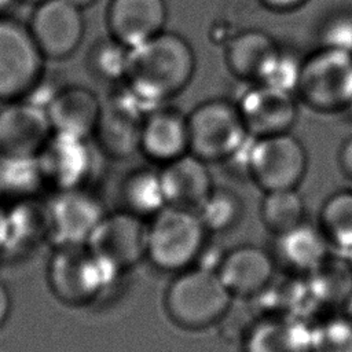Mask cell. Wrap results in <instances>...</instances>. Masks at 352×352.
Wrapping results in <instances>:
<instances>
[{
  "mask_svg": "<svg viewBox=\"0 0 352 352\" xmlns=\"http://www.w3.org/2000/svg\"><path fill=\"white\" fill-rule=\"evenodd\" d=\"M252 138L290 132L298 106L296 94L252 82L235 102Z\"/></svg>",
  "mask_w": 352,
  "mask_h": 352,
  "instance_id": "obj_15",
  "label": "cell"
},
{
  "mask_svg": "<svg viewBox=\"0 0 352 352\" xmlns=\"http://www.w3.org/2000/svg\"><path fill=\"white\" fill-rule=\"evenodd\" d=\"M147 228L148 220L121 208L102 217L87 246L124 274L146 260Z\"/></svg>",
  "mask_w": 352,
  "mask_h": 352,
  "instance_id": "obj_10",
  "label": "cell"
},
{
  "mask_svg": "<svg viewBox=\"0 0 352 352\" xmlns=\"http://www.w3.org/2000/svg\"><path fill=\"white\" fill-rule=\"evenodd\" d=\"M122 275L87 245L56 246L47 264V280L65 305L80 308L96 301Z\"/></svg>",
  "mask_w": 352,
  "mask_h": 352,
  "instance_id": "obj_4",
  "label": "cell"
},
{
  "mask_svg": "<svg viewBox=\"0 0 352 352\" xmlns=\"http://www.w3.org/2000/svg\"><path fill=\"white\" fill-rule=\"evenodd\" d=\"M67 1H70V3H72V4H74V6H77L78 8L84 10V8L89 7V6L95 4L98 0H67Z\"/></svg>",
  "mask_w": 352,
  "mask_h": 352,
  "instance_id": "obj_37",
  "label": "cell"
},
{
  "mask_svg": "<svg viewBox=\"0 0 352 352\" xmlns=\"http://www.w3.org/2000/svg\"><path fill=\"white\" fill-rule=\"evenodd\" d=\"M117 85L102 104L92 138L104 154L121 160L139 150L140 128L147 113L122 82Z\"/></svg>",
  "mask_w": 352,
  "mask_h": 352,
  "instance_id": "obj_12",
  "label": "cell"
},
{
  "mask_svg": "<svg viewBox=\"0 0 352 352\" xmlns=\"http://www.w3.org/2000/svg\"><path fill=\"white\" fill-rule=\"evenodd\" d=\"M197 213L209 234H223L239 224L243 216V202L234 190L214 186Z\"/></svg>",
  "mask_w": 352,
  "mask_h": 352,
  "instance_id": "obj_28",
  "label": "cell"
},
{
  "mask_svg": "<svg viewBox=\"0 0 352 352\" xmlns=\"http://www.w3.org/2000/svg\"><path fill=\"white\" fill-rule=\"evenodd\" d=\"M312 352H352V319L341 312L311 322Z\"/></svg>",
  "mask_w": 352,
  "mask_h": 352,
  "instance_id": "obj_30",
  "label": "cell"
},
{
  "mask_svg": "<svg viewBox=\"0 0 352 352\" xmlns=\"http://www.w3.org/2000/svg\"><path fill=\"white\" fill-rule=\"evenodd\" d=\"M45 214L48 239L56 248L87 245L106 212L98 195L78 187L54 191Z\"/></svg>",
  "mask_w": 352,
  "mask_h": 352,
  "instance_id": "obj_9",
  "label": "cell"
},
{
  "mask_svg": "<svg viewBox=\"0 0 352 352\" xmlns=\"http://www.w3.org/2000/svg\"><path fill=\"white\" fill-rule=\"evenodd\" d=\"M234 300L216 270L197 264L175 274L164 293V309L177 327L201 331L221 323Z\"/></svg>",
  "mask_w": 352,
  "mask_h": 352,
  "instance_id": "obj_2",
  "label": "cell"
},
{
  "mask_svg": "<svg viewBox=\"0 0 352 352\" xmlns=\"http://www.w3.org/2000/svg\"><path fill=\"white\" fill-rule=\"evenodd\" d=\"M242 352H312L311 322L289 314H264L242 336Z\"/></svg>",
  "mask_w": 352,
  "mask_h": 352,
  "instance_id": "obj_18",
  "label": "cell"
},
{
  "mask_svg": "<svg viewBox=\"0 0 352 352\" xmlns=\"http://www.w3.org/2000/svg\"><path fill=\"white\" fill-rule=\"evenodd\" d=\"M45 187L37 155H0V199L10 204L34 199Z\"/></svg>",
  "mask_w": 352,
  "mask_h": 352,
  "instance_id": "obj_25",
  "label": "cell"
},
{
  "mask_svg": "<svg viewBox=\"0 0 352 352\" xmlns=\"http://www.w3.org/2000/svg\"><path fill=\"white\" fill-rule=\"evenodd\" d=\"M263 226L274 236L282 235L307 220V204L298 188L265 191L260 204Z\"/></svg>",
  "mask_w": 352,
  "mask_h": 352,
  "instance_id": "obj_26",
  "label": "cell"
},
{
  "mask_svg": "<svg viewBox=\"0 0 352 352\" xmlns=\"http://www.w3.org/2000/svg\"><path fill=\"white\" fill-rule=\"evenodd\" d=\"M103 102L98 95L81 85H63L47 107V113L54 132L74 135L91 139Z\"/></svg>",
  "mask_w": 352,
  "mask_h": 352,
  "instance_id": "obj_22",
  "label": "cell"
},
{
  "mask_svg": "<svg viewBox=\"0 0 352 352\" xmlns=\"http://www.w3.org/2000/svg\"><path fill=\"white\" fill-rule=\"evenodd\" d=\"M320 47L352 52V11H338L327 18L319 30Z\"/></svg>",
  "mask_w": 352,
  "mask_h": 352,
  "instance_id": "obj_32",
  "label": "cell"
},
{
  "mask_svg": "<svg viewBox=\"0 0 352 352\" xmlns=\"http://www.w3.org/2000/svg\"><path fill=\"white\" fill-rule=\"evenodd\" d=\"M195 72L191 44L175 32L162 30L129 48L122 84L150 113L180 94Z\"/></svg>",
  "mask_w": 352,
  "mask_h": 352,
  "instance_id": "obj_1",
  "label": "cell"
},
{
  "mask_svg": "<svg viewBox=\"0 0 352 352\" xmlns=\"http://www.w3.org/2000/svg\"><path fill=\"white\" fill-rule=\"evenodd\" d=\"M318 224L334 250H352V188L337 190L323 201Z\"/></svg>",
  "mask_w": 352,
  "mask_h": 352,
  "instance_id": "obj_27",
  "label": "cell"
},
{
  "mask_svg": "<svg viewBox=\"0 0 352 352\" xmlns=\"http://www.w3.org/2000/svg\"><path fill=\"white\" fill-rule=\"evenodd\" d=\"M168 205L197 210L214 188L209 162L187 153L160 169Z\"/></svg>",
  "mask_w": 352,
  "mask_h": 352,
  "instance_id": "obj_21",
  "label": "cell"
},
{
  "mask_svg": "<svg viewBox=\"0 0 352 352\" xmlns=\"http://www.w3.org/2000/svg\"><path fill=\"white\" fill-rule=\"evenodd\" d=\"M89 139L52 132L37 161L45 186L54 191L85 187L92 169Z\"/></svg>",
  "mask_w": 352,
  "mask_h": 352,
  "instance_id": "obj_16",
  "label": "cell"
},
{
  "mask_svg": "<svg viewBox=\"0 0 352 352\" xmlns=\"http://www.w3.org/2000/svg\"><path fill=\"white\" fill-rule=\"evenodd\" d=\"M165 0H109L106 28L110 37L132 48L165 30Z\"/></svg>",
  "mask_w": 352,
  "mask_h": 352,
  "instance_id": "obj_17",
  "label": "cell"
},
{
  "mask_svg": "<svg viewBox=\"0 0 352 352\" xmlns=\"http://www.w3.org/2000/svg\"><path fill=\"white\" fill-rule=\"evenodd\" d=\"M16 3H19V1L18 0H0V15H7V11Z\"/></svg>",
  "mask_w": 352,
  "mask_h": 352,
  "instance_id": "obj_36",
  "label": "cell"
},
{
  "mask_svg": "<svg viewBox=\"0 0 352 352\" xmlns=\"http://www.w3.org/2000/svg\"><path fill=\"white\" fill-rule=\"evenodd\" d=\"M12 311V298L8 287L0 280V329L4 327Z\"/></svg>",
  "mask_w": 352,
  "mask_h": 352,
  "instance_id": "obj_34",
  "label": "cell"
},
{
  "mask_svg": "<svg viewBox=\"0 0 352 352\" xmlns=\"http://www.w3.org/2000/svg\"><path fill=\"white\" fill-rule=\"evenodd\" d=\"M345 258H346V261H348V264H349V268H351V271H352V250L345 254Z\"/></svg>",
  "mask_w": 352,
  "mask_h": 352,
  "instance_id": "obj_40",
  "label": "cell"
},
{
  "mask_svg": "<svg viewBox=\"0 0 352 352\" xmlns=\"http://www.w3.org/2000/svg\"><path fill=\"white\" fill-rule=\"evenodd\" d=\"M122 209L146 220L162 210L168 202L160 170L138 168L126 173L120 186Z\"/></svg>",
  "mask_w": 352,
  "mask_h": 352,
  "instance_id": "obj_24",
  "label": "cell"
},
{
  "mask_svg": "<svg viewBox=\"0 0 352 352\" xmlns=\"http://www.w3.org/2000/svg\"><path fill=\"white\" fill-rule=\"evenodd\" d=\"M129 48L113 37L96 40L87 54V67L91 76L120 84L125 78Z\"/></svg>",
  "mask_w": 352,
  "mask_h": 352,
  "instance_id": "obj_29",
  "label": "cell"
},
{
  "mask_svg": "<svg viewBox=\"0 0 352 352\" xmlns=\"http://www.w3.org/2000/svg\"><path fill=\"white\" fill-rule=\"evenodd\" d=\"M276 267L274 253L243 243L224 252L216 271L235 300H253L274 283Z\"/></svg>",
  "mask_w": 352,
  "mask_h": 352,
  "instance_id": "obj_13",
  "label": "cell"
},
{
  "mask_svg": "<svg viewBox=\"0 0 352 352\" xmlns=\"http://www.w3.org/2000/svg\"><path fill=\"white\" fill-rule=\"evenodd\" d=\"M139 151L161 166L190 153L187 116L165 104L147 113L140 128Z\"/></svg>",
  "mask_w": 352,
  "mask_h": 352,
  "instance_id": "obj_19",
  "label": "cell"
},
{
  "mask_svg": "<svg viewBox=\"0 0 352 352\" xmlns=\"http://www.w3.org/2000/svg\"><path fill=\"white\" fill-rule=\"evenodd\" d=\"M337 164L341 173L352 180V135L341 143L337 154Z\"/></svg>",
  "mask_w": 352,
  "mask_h": 352,
  "instance_id": "obj_33",
  "label": "cell"
},
{
  "mask_svg": "<svg viewBox=\"0 0 352 352\" xmlns=\"http://www.w3.org/2000/svg\"><path fill=\"white\" fill-rule=\"evenodd\" d=\"M52 132V125L44 107L28 99L1 103L0 155L36 157Z\"/></svg>",
  "mask_w": 352,
  "mask_h": 352,
  "instance_id": "obj_14",
  "label": "cell"
},
{
  "mask_svg": "<svg viewBox=\"0 0 352 352\" xmlns=\"http://www.w3.org/2000/svg\"><path fill=\"white\" fill-rule=\"evenodd\" d=\"M208 235L197 210L166 205L148 220L146 260L160 271L177 274L198 264Z\"/></svg>",
  "mask_w": 352,
  "mask_h": 352,
  "instance_id": "obj_3",
  "label": "cell"
},
{
  "mask_svg": "<svg viewBox=\"0 0 352 352\" xmlns=\"http://www.w3.org/2000/svg\"><path fill=\"white\" fill-rule=\"evenodd\" d=\"M267 8L274 11H292L301 7L307 0H260Z\"/></svg>",
  "mask_w": 352,
  "mask_h": 352,
  "instance_id": "obj_35",
  "label": "cell"
},
{
  "mask_svg": "<svg viewBox=\"0 0 352 352\" xmlns=\"http://www.w3.org/2000/svg\"><path fill=\"white\" fill-rule=\"evenodd\" d=\"M28 26L47 60L70 56L85 34L82 10L67 0H45L36 4Z\"/></svg>",
  "mask_w": 352,
  "mask_h": 352,
  "instance_id": "obj_11",
  "label": "cell"
},
{
  "mask_svg": "<svg viewBox=\"0 0 352 352\" xmlns=\"http://www.w3.org/2000/svg\"><path fill=\"white\" fill-rule=\"evenodd\" d=\"M342 312L345 315H348L352 319V293L348 296V298L345 300L344 305H342Z\"/></svg>",
  "mask_w": 352,
  "mask_h": 352,
  "instance_id": "obj_38",
  "label": "cell"
},
{
  "mask_svg": "<svg viewBox=\"0 0 352 352\" xmlns=\"http://www.w3.org/2000/svg\"><path fill=\"white\" fill-rule=\"evenodd\" d=\"M296 96L320 113L352 107V52L320 47L302 58Z\"/></svg>",
  "mask_w": 352,
  "mask_h": 352,
  "instance_id": "obj_5",
  "label": "cell"
},
{
  "mask_svg": "<svg viewBox=\"0 0 352 352\" xmlns=\"http://www.w3.org/2000/svg\"><path fill=\"white\" fill-rule=\"evenodd\" d=\"M190 153L204 161L227 162L252 138L235 102L209 99L187 114Z\"/></svg>",
  "mask_w": 352,
  "mask_h": 352,
  "instance_id": "obj_6",
  "label": "cell"
},
{
  "mask_svg": "<svg viewBox=\"0 0 352 352\" xmlns=\"http://www.w3.org/2000/svg\"><path fill=\"white\" fill-rule=\"evenodd\" d=\"M330 242L318 223L305 220L293 230L275 236V260L297 276H308L331 256Z\"/></svg>",
  "mask_w": 352,
  "mask_h": 352,
  "instance_id": "obj_20",
  "label": "cell"
},
{
  "mask_svg": "<svg viewBox=\"0 0 352 352\" xmlns=\"http://www.w3.org/2000/svg\"><path fill=\"white\" fill-rule=\"evenodd\" d=\"M245 170L264 192L298 188L308 170V151L292 132L252 138Z\"/></svg>",
  "mask_w": 352,
  "mask_h": 352,
  "instance_id": "obj_7",
  "label": "cell"
},
{
  "mask_svg": "<svg viewBox=\"0 0 352 352\" xmlns=\"http://www.w3.org/2000/svg\"><path fill=\"white\" fill-rule=\"evenodd\" d=\"M278 47L279 44L264 30H243L228 43L227 65L238 78L254 82Z\"/></svg>",
  "mask_w": 352,
  "mask_h": 352,
  "instance_id": "obj_23",
  "label": "cell"
},
{
  "mask_svg": "<svg viewBox=\"0 0 352 352\" xmlns=\"http://www.w3.org/2000/svg\"><path fill=\"white\" fill-rule=\"evenodd\" d=\"M19 3H26V4H32V6H36V4H40L45 0H18Z\"/></svg>",
  "mask_w": 352,
  "mask_h": 352,
  "instance_id": "obj_39",
  "label": "cell"
},
{
  "mask_svg": "<svg viewBox=\"0 0 352 352\" xmlns=\"http://www.w3.org/2000/svg\"><path fill=\"white\" fill-rule=\"evenodd\" d=\"M301 63L302 58H298L294 52H290L289 50L279 45L254 82L296 94L300 80Z\"/></svg>",
  "mask_w": 352,
  "mask_h": 352,
  "instance_id": "obj_31",
  "label": "cell"
},
{
  "mask_svg": "<svg viewBox=\"0 0 352 352\" xmlns=\"http://www.w3.org/2000/svg\"><path fill=\"white\" fill-rule=\"evenodd\" d=\"M28 23L0 15V103L23 99L45 73Z\"/></svg>",
  "mask_w": 352,
  "mask_h": 352,
  "instance_id": "obj_8",
  "label": "cell"
}]
</instances>
